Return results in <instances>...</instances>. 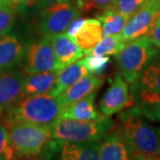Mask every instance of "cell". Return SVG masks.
I'll return each mask as SVG.
<instances>
[{
    "label": "cell",
    "instance_id": "obj_1",
    "mask_svg": "<svg viewBox=\"0 0 160 160\" xmlns=\"http://www.w3.org/2000/svg\"><path fill=\"white\" fill-rule=\"evenodd\" d=\"M133 159H160V141L137 105L121 112L118 129Z\"/></svg>",
    "mask_w": 160,
    "mask_h": 160
},
{
    "label": "cell",
    "instance_id": "obj_2",
    "mask_svg": "<svg viewBox=\"0 0 160 160\" xmlns=\"http://www.w3.org/2000/svg\"><path fill=\"white\" fill-rule=\"evenodd\" d=\"M6 126L17 156L39 158L42 150L52 138L51 125L6 118Z\"/></svg>",
    "mask_w": 160,
    "mask_h": 160
},
{
    "label": "cell",
    "instance_id": "obj_3",
    "mask_svg": "<svg viewBox=\"0 0 160 160\" xmlns=\"http://www.w3.org/2000/svg\"><path fill=\"white\" fill-rule=\"evenodd\" d=\"M115 123L102 116L94 120H76L58 118L51 124L52 137L69 142H96L113 130Z\"/></svg>",
    "mask_w": 160,
    "mask_h": 160
},
{
    "label": "cell",
    "instance_id": "obj_4",
    "mask_svg": "<svg viewBox=\"0 0 160 160\" xmlns=\"http://www.w3.org/2000/svg\"><path fill=\"white\" fill-rule=\"evenodd\" d=\"M62 108L56 97L48 93L37 94L21 99L11 109L6 110V114L9 119L51 125L60 117Z\"/></svg>",
    "mask_w": 160,
    "mask_h": 160
},
{
    "label": "cell",
    "instance_id": "obj_5",
    "mask_svg": "<svg viewBox=\"0 0 160 160\" xmlns=\"http://www.w3.org/2000/svg\"><path fill=\"white\" fill-rule=\"evenodd\" d=\"M159 53V50L148 36L126 43L119 53L116 55L120 75L127 83H134Z\"/></svg>",
    "mask_w": 160,
    "mask_h": 160
},
{
    "label": "cell",
    "instance_id": "obj_6",
    "mask_svg": "<svg viewBox=\"0 0 160 160\" xmlns=\"http://www.w3.org/2000/svg\"><path fill=\"white\" fill-rule=\"evenodd\" d=\"M79 14L77 6L69 2L52 5L40 10L38 29L42 37L51 38L65 32L69 23Z\"/></svg>",
    "mask_w": 160,
    "mask_h": 160
},
{
    "label": "cell",
    "instance_id": "obj_7",
    "mask_svg": "<svg viewBox=\"0 0 160 160\" xmlns=\"http://www.w3.org/2000/svg\"><path fill=\"white\" fill-rule=\"evenodd\" d=\"M22 62L27 74L58 71L55 52L49 38L42 37L29 42Z\"/></svg>",
    "mask_w": 160,
    "mask_h": 160
},
{
    "label": "cell",
    "instance_id": "obj_8",
    "mask_svg": "<svg viewBox=\"0 0 160 160\" xmlns=\"http://www.w3.org/2000/svg\"><path fill=\"white\" fill-rule=\"evenodd\" d=\"M160 0H147L142 6L134 12L121 31L120 36L126 43L148 36L157 21Z\"/></svg>",
    "mask_w": 160,
    "mask_h": 160
},
{
    "label": "cell",
    "instance_id": "obj_9",
    "mask_svg": "<svg viewBox=\"0 0 160 160\" xmlns=\"http://www.w3.org/2000/svg\"><path fill=\"white\" fill-rule=\"evenodd\" d=\"M132 105L134 101L130 94L128 83L120 74L116 75L99 103L102 114L110 117Z\"/></svg>",
    "mask_w": 160,
    "mask_h": 160
},
{
    "label": "cell",
    "instance_id": "obj_10",
    "mask_svg": "<svg viewBox=\"0 0 160 160\" xmlns=\"http://www.w3.org/2000/svg\"><path fill=\"white\" fill-rule=\"evenodd\" d=\"M25 75L14 69L0 71V111L11 109L24 97Z\"/></svg>",
    "mask_w": 160,
    "mask_h": 160
},
{
    "label": "cell",
    "instance_id": "obj_11",
    "mask_svg": "<svg viewBox=\"0 0 160 160\" xmlns=\"http://www.w3.org/2000/svg\"><path fill=\"white\" fill-rule=\"evenodd\" d=\"M28 43L14 34L0 37V71L14 69L22 62Z\"/></svg>",
    "mask_w": 160,
    "mask_h": 160
},
{
    "label": "cell",
    "instance_id": "obj_12",
    "mask_svg": "<svg viewBox=\"0 0 160 160\" xmlns=\"http://www.w3.org/2000/svg\"><path fill=\"white\" fill-rule=\"evenodd\" d=\"M104 83V78L101 75L88 73L84 76L73 86L56 96L62 107L75 102L92 92H96Z\"/></svg>",
    "mask_w": 160,
    "mask_h": 160
},
{
    "label": "cell",
    "instance_id": "obj_13",
    "mask_svg": "<svg viewBox=\"0 0 160 160\" xmlns=\"http://www.w3.org/2000/svg\"><path fill=\"white\" fill-rule=\"evenodd\" d=\"M56 56L57 69H62L83 57L85 52L71 39L66 32L58 34L50 38Z\"/></svg>",
    "mask_w": 160,
    "mask_h": 160
},
{
    "label": "cell",
    "instance_id": "obj_14",
    "mask_svg": "<svg viewBox=\"0 0 160 160\" xmlns=\"http://www.w3.org/2000/svg\"><path fill=\"white\" fill-rule=\"evenodd\" d=\"M132 85L131 94L134 103L146 119L160 122V93L142 88L135 83Z\"/></svg>",
    "mask_w": 160,
    "mask_h": 160
},
{
    "label": "cell",
    "instance_id": "obj_15",
    "mask_svg": "<svg viewBox=\"0 0 160 160\" xmlns=\"http://www.w3.org/2000/svg\"><path fill=\"white\" fill-rule=\"evenodd\" d=\"M99 155L102 160L131 159L129 149L118 130H111L104 136L99 147Z\"/></svg>",
    "mask_w": 160,
    "mask_h": 160
},
{
    "label": "cell",
    "instance_id": "obj_16",
    "mask_svg": "<svg viewBox=\"0 0 160 160\" xmlns=\"http://www.w3.org/2000/svg\"><path fill=\"white\" fill-rule=\"evenodd\" d=\"M95 92L63 107L59 118L76 120H94L102 118L94 107Z\"/></svg>",
    "mask_w": 160,
    "mask_h": 160
},
{
    "label": "cell",
    "instance_id": "obj_17",
    "mask_svg": "<svg viewBox=\"0 0 160 160\" xmlns=\"http://www.w3.org/2000/svg\"><path fill=\"white\" fill-rule=\"evenodd\" d=\"M88 73L82 60L71 63L58 73L53 86L48 94L56 97Z\"/></svg>",
    "mask_w": 160,
    "mask_h": 160
},
{
    "label": "cell",
    "instance_id": "obj_18",
    "mask_svg": "<svg viewBox=\"0 0 160 160\" xmlns=\"http://www.w3.org/2000/svg\"><path fill=\"white\" fill-rule=\"evenodd\" d=\"M100 144L96 142H64L60 153L63 160H95L100 159Z\"/></svg>",
    "mask_w": 160,
    "mask_h": 160
},
{
    "label": "cell",
    "instance_id": "obj_19",
    "mask_svg": "<svg viewBox=\"0 0 160 160\" xmlns=\"http://www.w3.org/2000/svg\"><path fill=\"white\" fill-rule=\"evenodd\" d=\"M102 38V27L99 19H86L74 41L85 54H87L91 52Z\"/></svg>",
    "mask_w": 160,
    "mask_h": 160
},
{
    "label": "cell",
    "instance_id": "obj_20",
    "mask_svg": "<svg viewBox=\"0 0 160 160\" xmlns=\"http://www.w3.org/2000/svg\"><path fill=\"white\" fill-rule=\"evenodd\" d=\"M59 71H48L42 73L28 74L24 79V97L37 94L49 93L53 86Z\"/></svg>",
    "mask_w": 160,
    "mask_h": 160
},
{
    "label": "cell",
    "instance_id": "obj_21",
    "mask_svg": "<svg viewBox=\"0 0 160 160\" xmlns=\"http://www.w3.org/2000/svg\"><path fill=\"white\" fill-rule=\"evenodd\" d=\"M129 18L114 7L103 12L102 14L98 15V19L102 23L103 37L120 34Z\"/></svg>",
    "mask_w": 160,
    "mask_h": 160
},
{
    "label": "cell",
    "instance_id": "obj_22",
    "mask_svg": "<svg viewBox=\"0 0 160 160\" xmlns=\"http://www.w3.org/2000/svg\"><path fill=\"white\" fill-rule=\"evenodd\" d=\"M134 83L142 88L160 93V60L155 59L149 63Z\"/></svg>",
    "mask_w": 160,
    "mask_h": 160
},
{
    "label": "cell",
    "instance_id": "obj_23",
    "mask_svg": "<svg viewBox=\"0 0 160 160\" xmlns=\"http://www.w3.org/2000/svg\"><path fill=\"white\" fill-rule=\"evenodd\" d=\"M126 42L119 34L106 36L102 38L92 50V53L96 55H118L120 51L126 46Z\"/></svg>",
    "mask_w": 160,
    "mask_h": 160
},
{
    "label": "cell",
    "instance_id": "obj_24",
    "mask_svg": "<svg viewBox=\"0 0 160 160\" xmlns=\"http://www.w3.org/2000/svg\"><path fill=\"white\" fill-rule=\"evenodd\" d=\"M6 111H0V160L15 158L17 156L6 126Z\"/></svg>",
    "mask_w": 160,
    "mask_h": 160
},
{
    "label": "cell",
    "instance_id": "obj_25",
    "mask_svg": "<svg viewBox=\"0 0 160 160\" xmlns=\"http://www.w3.org/2000/svg\"><path fill=\"white\" fill-rule=\"evenodd\" d=\"M77 7L80 13L101 15L114 7V0H77Z\"/></svg>",
    "mask_w": 160,
    "mask_h": 160
},
{
    "label": "cell",
    "instance_id": "obj_26",
    "mask_svg": "<svg viewBox=\"0 0 160 160\" xmlns=\"http://www.w3.org/2000/svg\"><path fill=\"white\" fill-rule=\"evenodd\" d=\"M82 62L89 73L101 75L108 67L109 63L110 62V58L89 52L86 54V57L82 59Z\"/></svg>",
    "mask_w": 160,
    "mask_h": 160
},
{
    "label": "cell",
    "instance_id": "obj_27",
    "mask_svg": "<svg viewBox=\"0 0 160 160\" xmlns=\"http://www.w3.org/2000/svg\"><path fill=\"white\" fill-rule=\"evenodd\" d=\"M16 20V9L13 6H6L0 9V37L11 31Z\"/></svg>",
    "mask_w": 160,
    "mask_h": 160
},
{
    "label": "cell",
    "instance_id": "obj_28",
    "mask_svg": "<svg viewBox=\"0 0 160 160\" xmlns=\"http://www.w3.org/2000/svg\"><path fill=\"white\" fill-rule=\"evenodd\" d=\"M147 0H114V8L128 17L142 6Z\"/></svg>",
    "mask_w": 160,
    "mask_h": 160
},
{
    "label": "cell",
    "instance_id": "obj_29",
    "mask_svg": "<svg viewBox=\"0 0 160 160\" xmlns=\"http://www.w3.org/2000/svg\"><path fill=\"white\" fill-rule=\"evenodd\" d=\"M86 19H85V18L77 17L75 18L74 20L69 24V26H68V28H67L65 32L67 33V35H68L69 38L73 40V41H74L76 36H77L78 33L79 32V30L81 29V28L83 27L84 23L86 22Z\"/></svg>",
    "mask_w": 160,
    "mask_h": 160
},
{
    "label": "cell",
    "instance_id": "obj_30",
    "mask_svg": "<svg viewBox=\"0 0 160 160\" xmlns=\"http://www.w3.org/2000/svg\"><path fill=\"white\" fill-rule=\"evenodd\" d=\"M151 42L158 50H160V23L156 22L148 34Z\"/></svg>",
    "mask_w": 160,
    "mask_h": 160
},
{
    "label": "cell",
    "instance_id": "obj_31",
    "mask_svg": "<svg viewBox=\"0 0 160 160\" xmlns=\"http://www.w3.org/2000/svg\"><path fill=\"white\" fill-rule=\"evenodd\" d=\"M63 2H69V0H33L31 5H34L36 9L40 11L46 7Z\"/></svg>",
    "mask_w": 160,
    "mask_h": 160
},
{
    "label": "cell",
    "instance_id": "obj_32",
    "mask_svg": "<svg viewBox=\"0 0 160 160\" xmlns=\"http://www.w3.org/2000/svg\"><path fill=\"white\" fill-rule=\"evenodd\" d=\"M33 0H11L12 6L15 9L22 10L26 6H31Z\"/></svg>",
    "mask_w": 160,
    "mask_h": 160
},
{
    "label": "cell",
    "instance_id": "obj_33",
    "mask_svg": "<svg viewBox=\"0 0 160 160\" xmlns=\"http://www.w3.org/2000/svg\"><path fill=\"white\" fill-rule=\"evenodd\" d=\"M12 5L11 0H0V9Z\"/></svg>",
    "mask_w": 160,
    "mask_h": 160
},
{
    "label": "cell",
    "instance_id": "obj_34",
    "mask_svg": "<svg viewBox=\"0 0 160 160\" xmlns=\"http://www.w3.org/2000/svg\"><path fill=\"white\" fill-rule=\"evenodd\" d=\"M156 22L160 23V7L159 9H158V15H157V21H156Z\"/></svg>",
    "mask_w": 160,
    "mask_h": 160
},
{
    "label": "cell",
    "instance_id": "obj_35",
    "mask_svg": "<svg viewBox=\"0 0 160 160\" xmlns=\"http://www.w3.org/2000/svg\"><path fill=\"white\" fill-rule=\"evenodd\" d=\"M156 132H157V134H158V139H159L160 141V126H158V127L156 128Z\"/></svg>",
    "mask_w": 160,
    "mask_h": 160
}]
</instances>
